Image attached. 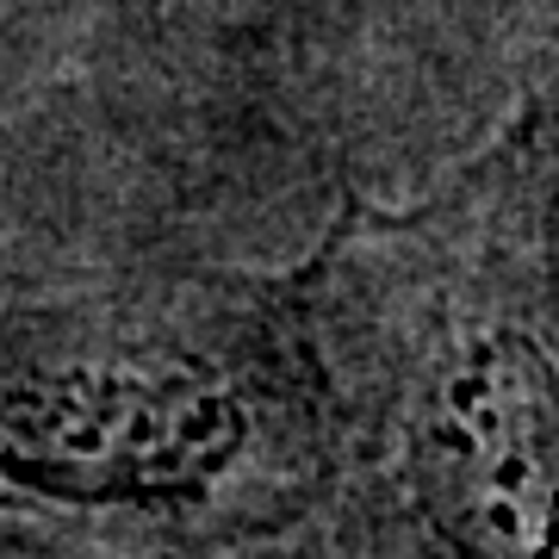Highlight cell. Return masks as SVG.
Here are the masks:
<instances>
[{
    "label": "cell",
    "mask_w": 559,
    "mask_h": 559,
    "mask_svg": "<svg viewBox=\"0 0 559 559\" xmlns=\"http://www.w3.org/2000/svg\"><path fill=\"white\" fill-rule=\"evenodd\" d=\"M342 559H559V131L540 106L293 274Z\"/></svg>",
    "instance_id": "cell-1"
},
{
    "label": "cell",
    "mask_w": 559,
    "mask_h": 559,
    "mask_svg": "<svg viewBox=\"0 0 559 559\" xmlns=\"http://www.w3.org/2000/svg\"><path fill=\"white\" fill-rule=\"evenodd\" d=\"M323 417L293 280L175 274L0 305V503L237 547L318 510Z\"/></svg>",
    "instance_id": "cell-2"
}]
</instances>
